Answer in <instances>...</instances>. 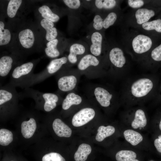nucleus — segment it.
I'll return each mask as SVG.
<instances>
[{
  "instance_id": "f257e3e1",
  "label": "nucleus",
  "mask_w": 161,
  "mask_h": 161,
  "mask_svg": "<svg viewBox=\"0 0 161 161\" xmlns=\"http://www.w3.org/2000/svg\"><path fill=\"white\" fill-rule=\"evenodd\" d=\"M159 82L157 76L152 74L128 78L123 85L120 97L121 102L129 108L154 98Z\"/></svg>"
},
{
  "instance_id": "f03ea898",
  "label": "nucleus",
  "mask_w": 161,
  "mask_h": 161,
  "mask_svg": "<svg viewBox=\"0 0 161 161\" xmlns=\"http://www.w3.org/2000/svg\"><path fill=\"white\" fill-rule=\"evenodd\" d=\"M34 64L28 62L15 67L11 72L10 83L15 87L27 88L31 86Z\"/></svg>"
},
{
  "instance_id": "7ed1b4c3",
  "label": "nucleus",
  "mask_w": 161,
  "mask_h": 161,
  "mask_svg": "<svg viewBox=\"0 0 161 161\" xmlns=\"http://www.w3.org/2000/svg\"><path fill=\"white\" fill-rule=\"evenodd\" d=\"M23 97L33 98L36 102L43 104L44 110L49 112L54 109L57 106V103L59 100L58 96L51 93H44L30 88H25L23 93L21 95Z\"/></svg>"
},
{
  "instance_id": "20e7f679",
  "label": "nucleus",
  "mask_w": 161,
  "mask_h": 161,
  "mask_svg": "<svg viewBox=\"0 0 161 161\" xmlns=\"http://www.w3.org/2000/svg\"><path fill=\"white\" fill-rule=\"evenodd\" d=\"M129 109L125 115L131 120V127L135 129L145 127L147 125L148 119L144 108L140 106Z\"/></svg>"
},
{
  "instance_id": "39448f33",
  "label": "nucleus",
  "mask_w": 161,
  "mask_h": 161,
  "mask_svg": "<svg viewBox=\"0 0 161 161\" xmlns=\"http://www.w3.org/2000/svg\"><path fill=\"white\" fill-rule=\"evenodd\" d=\"M109 58L111 63L117 68L120 69L124 77L128 73L124 67L126 59L123 50L118 47L112 48L110 51Z\"/></svg>"
},
{
  "instance_id": "423d86ee",
  "label": "nucleus",
  "mask_w": 161,
  "mask_h": 161,
  "mask_svg": "<svg viewBox=\"0 0 161 161\" xmlns=\"http://www.w3.org/2000/svg\"><path fill=\"white\" fill-rule=\"evenodd\" d=\"M152 45L151 39L146 35L140 34L135 37L132 41L134 52L137 54H141L148 52Z\"/></svg>"
},
{
  "instance_id": "0eeeda50",
  "label": "nucleus",
  "mask_w": 161,
  "mask_h": 161,
  "mask_svg": "<svg viewBox=\"0 0 161 161\" xmlns=\"http://www.w3.org/2000/svg\"><path fill=\"white\" fill-rule=\"evenodd\" d=\"M95 115V112L93 109L86 108L82 109L74 115L72 124L75 127L82 126L92 120Z\"/></svg>"
},
{
  "instance_id": "6e6552de",
  "label": "nucleus",
  "mask_w": 161,
  "mask_h": 161,
  "mask_svg": "<svg viewBox=\"0 0 161 161\" xmlns=\"http://www.w3.org/2000/svg\"><path fill=\"white\" fill-rule=\"evenodd\" d=\"M67 61L68 58L66 57L52 60L47 66L46 69L44 71L39 73L38 76L39 78L42 80H44L58 71L63 65L66 63Z\"/></svg>"
},
{
  "instance_id": "1a4fd4ad",
  "label": "nucleus",
  "mask_w": 161,
  "mask_h": 161,
  "mask_svg": "<svg viewBox=\"0 0 161 161\" xmlns=\"http://www.w3.org/2000/svg\"><path fill=\"white\" fill-rule=\"evenodd\" d=\"M96 99L100 105L104 107H109L111 104L114 95L107 89L101 87H97L94 90Z\"/></svg>"
},
{
  "instance_id": "9d476101",
  "label": "nucleus",
  "mask_w": 161,
  "mask_h": 161,
  "mask_svg": "<svg viewBox=\"0 0 161 161\" xmlns=\"http://www.w3.org/2000/svg\"><path fill=\"white\" fill-rule=\"evenodd\" d=\"M77 82L75 77L73 75H64L58 80V86L59 89L61 91L67 92L73 89Z\"/></svg>"
},
{
  "instance_id": "9b49d317",
  "label": "nucleus",
  "mask_w": 161,
  "mask_h": 161,
  "mask_svg": "<svg viewBox=\"0 0 161 161\" xmlns=\"http://www.w3.org/2000/svg\"><path fill=\"white\" fill-rule=\"evenodd\" d=\"M52 127L56 134L59 137H69L71 135L72 131L71 129L59 118L54 120Z\"/></svg>"
},
{
  "instance_id": "f8f14e48",
  "label": "nucleus",
  "mask_w": 161,
  "mask_h": 161,
  "mask_svg": "<svg viewBox=\"0 0 161 161\" xmlns=\"http://www.w3.org/2000/svg\"><path fill=\"white\" fill-rule=\"evenodd\" d=\"M18 38L22 46L27 49L30 48L33 46L35 40L33 33L29 29H26L20 32Z\"/></svg>"
},
{
  "instance_id": "ddd939ff",
  "label": "nucleus",
  "mask_w": 161,
  "mask_h": 161,
  "mask_svg": "<svg viewBox=\"0 0 161 161\" xmlns=\"http://www.w3.org/2000/svg\"><path fill=\"white\" fill-rule=\"evenodd\" d=\"M13 59L10 56L5 55L0 59V76L1 78L6 77L12 71Z\"/></svg>"
},
{
  "instance_id": "4468645a",
  "label": "nucleus",
  "mask_w": 161,
  "mask_h": 161,
  "mask_svg": "<svg viewBox=\"0 0 161 161\" xmlns=\"http://www.w3.org/2000/svg\"><path fill=\"white\" fill-rule=\"evenodd\" d=\"M92 44L90 47V51L94 56H98L101 52L102 36L98 32L92 33L91 36Z\"/></svg>"
},
{
  "instance_id": "2eb2a0df",
  "label": "nucleus",
  "mask_w": 161,
  "mask_h": 161,
  "mask_svg": "<svg viewBox=\"0 0 161 161\" xmlns=\"http://www.w3.org/2000/svg\"><path fill=\"white\" fill-rule=\"evenodd\" d=\"M36 127V121L33 118H30L28 121L23 122L21 125V129L23 137L26 138L31 137L34 133Z\"/></svg>"
},
{
  "instance_id": "dca6fc26",
  "label": "nucleus",
  "mask_w": 161,
  "mask_h": 161,
  "mask_svg": "<svg viewBox=\"0 0 161 161\" xmlns=\"http://www.w3.org/2000/svg\"><path fill=\"white\" fill-rule=\"evenodd\" d=\"M123 134L126 140L133 146L137 145L143 140V137L140 133L131 129L125 130Z\"/></svg>"
},
{
  "instance_id": "f3484780",
  "label": "nucleus",
  "mask_w": 161,
  "mask_h": 161,
  "mask_svg": "<svg viewBox=\"0 0 161 161\" xmlns=\"http://www.w3.org/2000/svg\"><path fill=\"white\" fill-rule=\"evenodd\" d=\"M41 24L46 31V38L47 40L49 41L55 39L58 33L56 28L53 27L54 24L53 22L44 18L41 20Z\"/></svg>"
},
{
  "instance_id": "a211bd4d",
  "label": "nucleus",
  "mask_w": 161,
  "mask_h": 161,
  "mask_svg": "<svg viewBox=\"0 0 161 161\" xmlns=\"http://www.w3.org/2000/svg\"><path fill=\"white\" fill-rule=\"evenodd\" d=\"M155 15L154 11L146 8H140L135 12V16L137 23L139 24L148 22L150 18Z\"/></svg>"
},
{
  "instance_id": "6ab92c4d",
  "label": "nucleus",
  "mask_w": 161,
  "mask_h": 161,
  "mask_svg": "<svg viewBox=\"0 0 161 161\" xmlns=\"http://www.w3.org/2000/svg\"><path fill=\"white\" fill-rule=\"evenodd\" d=\"M85 51V47L83 45L78 43L74 44L70 47L68 60L70 63L75 64L77 61V55H82Z\"/></svg>"
},
{
  "instance_id": "aec40b11",
  "label": "nucleus",
  "mask_w": 161,
  "mask_h": 161,
  "mask_svg": "<svg viewBox=\"0 0 161 161\" xmlns=\"http://www.w3.org/2000/svg\"><path fill=\"white\" fill-rule=\"evenodd\" d=\"M92 151L91 146L89 144L83 143L79 146L75 152L74 158L75 161H85Z\"/></svg>"
},
{
  "instance_id": "412c9836",
  "label": "nucleus",
  "mask_w": 161,
  "mask_h": 161,
  "mask_svg": "<svg viewBox=\"0 0 161 161\" xmlns=\"http://www.w3.org/2000/svg\"><path fill=\"white\" fill-rule=\"evenodd\" d=\"M99 63V61L95 56L91 54H87L83 56L79 63L78 69L81 70L86 69L91 66H96Z\"/></svg>"
},
{
  "instance_id": "4be33fe9",
  "label": "nucleus",
  "mask_w": 161,
  "mask_h": 161,
  "mask_svg": "<svg viewBox=\"0 0 161 161\" xmlns=\"http://www.w3.org/2000/svg\"><path fill=\"white\" fill-rule=\"evenodd\" d=\"M82 99L80 96L74 93H70L66 96L62 103V108L67 110L73 105H78L81 103Z\"/></svg>"
},
{
  "instance_id": "5701e85b",
  "label": "nucleus",
  "mask_w": 161,
  "mask_h": 161,
  "mask_svg": "<svg viewBox=\"0 0 161 161\" xmlns=\"http://www.w3.org/2000/svg\"><path fill=\"white\" fill-rule=\"evenodd\" d=\"M115 130V128L112 126H101L97 129V133L95 137L96 140L98 142L102 141L106 138L114 134Z\"/></svg>"
},
{
  "instance_id": "b1692460",
  "label": "nucleus",
  "mask_w": 161,
  "mask_h": 161,
  "mask_svg": "<svg viewBox=\"0 0 161 161\" xmlns=\"http://www.w3.org/2000/svg\"><path fill=\"white\" fill-rule=\"evenodd\" d=\"M58 42V40L55 39L47 43V47L45 49V52L48 56L51 58H54L59 55L60 52L57 48Z\"/></svg>"
},
{
  "instance_id": "393cba45",
  "label": "nucleus",
  "mask_w": 161,
  "mask_h": 161,
  "mask_svg": "<svg viewBox=\"0 0 161 161\" xmlns=\"http://www.w3.org/2000/svg\"><path fill=\"white\" fill-rule=\"evenodd\" d=\"M39 13L44 18L52 22H56L59 19V16L53 13L49 8L46 5H43L38 9Z\"/></svg>"
},
{
  "instance_id": "a878e982",
  "label": "nucleus",
  "mask_w": 161,
  "mask_h": 161,
  "mask_svg": "<svg viewBox=\"0 0 161 161\" xmlns=\"http://www.w3.org/2000/svg\"><path fill=\"white\" fill-rule=\"evenodd\" d=\"M115 157L117 161H132L136 159L137 154L132 151L123 150L118 152Z\"/></svg>"
},
{
  "instance_id": "bb28decb",
  "label": "nucleus",
  "mask_w": 161,
  "mask_h": 161,
  "mask_svg": "<svg viewBox=\"0 0 161 161\" xmlns=\"http://www.w3.org/2000/svg\"><path fill=\"white\" fill-rule=\"evenodd\" d=\"M13 134L10 130L2 129L0 130V144L6 146L9 145L13 140Z\"/></svg>"
},
{
  "instance_id": "cd10ccee",
  "label": "nucleus",
  "mask_w": 161,
  "mask_h": 161,
  "mask_svg": "<svg viewBox=\"0 0 161 161\" xmlns=\"http://www.w3.org/2000/svg\"><path fill=\"white\" fill-rule=\"evenodd\" d=\"M4 24L1 21L0 22V45H6L10 42L11 39V34L9 30L4 29Z\"/></svg>"
},
{
  "instance_id": "c85d7f7f",
  "label": "nucleus",
  "mask_w": 161,
  "mask_h": 161,
  "mask_svg": "<svg viewBox=\"0 0 161 161\" xmlns=\"http://www.w3.org/2000/svg\"><path fill=\"white\" fill-rule=\"evenodd\" d=\"M22 2L21 0H11L9 1L7 10V14L9 17L13 18L15 16Z\"/></svg>"
},
{
  "instance_id": "c756f323",
  "label": "nucleus",
  "mask_w": 161,
  "mask_h": 161,
  "mask_svg": "<svg viewBox=\"0 0 161 161\" xmlns=\"http://www.w3.org/2000/svg\"><path fill=\"white\" fill-rule=\"evenodd\" d=\"M143 29L147 30H154L161 32V19H158L145 23L142 25Z\"/></svg>"
},
{
  "instance_id": "7c9ffc66",
  "label": "nucleus",
  "mask_w": 161,
  "mask_h": 161,
  "mask_svg": "<svg viewBox=\"0 0 161 161\" xmlns=\"http://www.w3.org/2000/svg\"><path fill=\"white\" fill-rule=\"evenodd\" d=\"M95 4L98 9H110L115 7L116 2L114 0H96L95 1Z\"/></svg>"
},
{
  "instance_id": "2f4dec72",
  "label": "nucleus",
  "mask_w": 161,
  "mask_h": 161,
  "mask_svg": "<svg viewBox=\"0 0 161 161\" xmlns=\"http://www.w3.org/2000/svg\"><path fill=\"white\" fill-rule=\"evenodd\" d=\"M42 161H65V160L59 154L51 152L44 155Z\"/></svg>"
},
{
  "instance_id": "473e14b6",
  "label": "nucleus",
  "mask_w": 161,
  "mask_h": 161,
  "mask_svg": "<svg viewBox=\"0 0 161 161\" xmlns=\"http://www.w3.org/2000/svg\"><path fill=\"white\" fill-rule=\"evenodd\" d=\"M117 18L116 14L114 12H111L107 15L103 21V27L106 29L113 25Z\"/></svg>"
},
{
  "instance_id": "72a5a7b5",
  "label": "nucleus",
  "mask_w": 161,
  "mask_h": 161,
  "mask_svg": "<svg viewBox=\"0 0 161 161\" xmlns=\"http://www.w3.org/2000/svg\"><path fill=\"white\" fill-rule=\"evenodd\" d=\"M150 56L151 59L154 61H161V44L152 50Z\"/></svg>"
},
{
  "instance_id": "f704fd0d",
  "label": "nucleus",
  "mask_w": 161,
  "mask_h": 161,
  "mask_svg": "<svg viewBox=\"0 0 161 161\" xmlns=\"http://www.w3.org/2000/svg\"><path fill=\"white\" fill-rule=\"evenodd\" d=\"M103 21L101 16L98 15H95L93 19V27L97 30H100L103 27Z\"/></svg>"
},
{
  "instance_id": "c9c22d12",
  "label": "nucleus",
  "mask_w": 161,
  "mask_h": 161,
  "mask_svg": "<svg viewBox=\"0 0 161 161\" xmlns=\"http://www.w3.org/2000/svg\"><path fill=\"white\" fill-rule=\"evenodd\" d=\"M63 1L67 6L72 9H78L80 5L79 0H64Z\"/></svg>"
},
{
  "instance_id": "e433bc0d",
  "label": "nucleus",
  "mask_w": 161,
  "mask_h": 161,
  "mask_svg": "<svg viewBox=\"0 0 161 161\" xmlns=\"http://www.w3.org/2000/svg\"><path fill=\"white\" fill-rule=\"evenodd\" d=\"M128 4L131 7L134 8L140 7L144 4V2L142 0H129Z\"/></svg>"
},
{
  "instance_id": "4c0bfd02",
  "label": "nucleus",
  "mask_w": 161,
  "mask_h": 161,
  "mask_svg": "<svg viewBox=\"0 0 161 161\" xmlns=\"http://www.w3.org/2000/svg\"><path fill=\"white\" fill-rule=\"evenodd\" d=\"M154 145L157 151L161 153V134L154 140Z\"/></svg>"
},
{
  "instance_id": "58836bf2",
  "label": "nucleus",
  "mask_w": 161,
  "mask_h": 161,
  "mask_svg": "<svg viewBox=\"0 0 161 161\" xmlns=\"http://www.w3.org/2000/svg\"><path fill=\"white\" fill-rule=\"evenodd\" d=\"M154 98L159 100L161 99V79L160 83L159 82L157 93Z\"/></svg>"
},
{
  "instance_id": "ea45409f",
  "label": "nucleus",
  "mask_w": 161,
  "mask_h": 161,
  "mask_svg": "<svg viewBox=\"0 0 161 161\" xmlns=\"http://www.w3.org/2000/svg\"><path fill=\"white\" fill-rule=\"evenodd\" d=\"M159 128L160 130L161 131V117L160 119V120L159 124Z\"/></svg>"
},
{
  "instance_id": "a19ab883",
  "label": "nucleus",
  "mask_w": 161,
  "mask_h": 161,
  "mask_svg": "<svg viewBox=\"0 0 161 161\" xmlns=\"http://www.w3.org/2000/svg\"><path fill=\"white\" fill-rule=\"evenodd\" d=\"M132 161H139L138 160H137V159H134V160H133Z\"/></svg>"
},
{
  "instance_id": "79ce46f5",
  "label": "nucleus",
  "mask_w": 161,
  "mask_h": 161,
  "mask_svg": "<svg viewBox=\"0 0 161 161\" xmlns=\"http://www.w3.org/2000/svg\"><path fill=\"white\" fill-rule=\"evenodd\" d=\"M86 1H90V0H86Z\"/></svg>"
},
{
  "instance_id": "37998d69",
  "label": "nucleus",
  "mask_w": 161,
  "mask_h": 161,
  "mask_svg": "<svg viewBox=\"0 0 161 161\" xmlns=\"http://www.w3.org/2000/svg\"><path fill=\"white\" fill-rule=\"evenodd\" d=\"M150 161H154L153 160H150Z\"/></svg>"
},
{
  "instance_id": "c03bdc74",
  "label": "nucleus",
  "mask_w": 161,
  "mask_h": 161,
  "mask_svg": "<svg viewBox=\"0 0 161 161\" xmlns=\"http://www.w3.org/2000/svg\"></svg>"
}]
</instances>
